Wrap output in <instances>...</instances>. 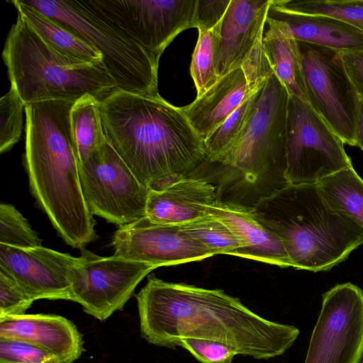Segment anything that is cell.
Returning <instances> with one entry per match:
<instances>
[{"instance_id": "cell-1", "label": "cell", "mask_w": 363, "mask_h": 363, "mask_svg": "<svg viewBox=\"0 0 363 363\" xmlns=\"http://www.w3.org/2000/svg\"><path fill=\"white\" fill-rule=\"evenodd\" d=\"M135 298L141 335L156 346L175 348L182 339L200 338L269 359L284 354L299 335L296 327L266 319L221 289L150 275Z\"/></svg>"}, {"instance_id": "cell-2", "label": "cell", "mask_w": 363, "mask_h": 363, "mask_svg": "<svg viewBox=\"0 0 363 363\" xmlns=\"http://www.w3.org/2000/svg\"><path fill=\"white\" fill-rule=\"evenodd\" d=\"M99 105L107 143L147 189L190 176L206 160L203 140L181 107L159 93L116 89Z\"/></svg>"}, {"instance_id": "cell-3", "label": "cell", "mask_w": 363, "mask_h": 363, "mask_svg": "<svg viewBox=\"0 0 363 363\" xmlns=\"http://www.w3.org/2000/svg\"><path fill=\"white\" fill-rule=\"evenodd\" d=\"M77 99L25 106V166L31 193L58 235L81 249L95 241L96 220L84 197L69 115Z\"/></svg>"}, {"instance_id": "cell-4", "label": "cell", "mask_w": 363, "mask_h": 363, "mask_svg": "<svg viewBox=\"0 0 363 363\" xmlns=\"http://www.w3.org/2000/svg\"><path fill=\"white\" fill-rule=\"evenodd\" d=\"M296 269L330 270L363 244V230L333 210L317 184H286L252 206Z\"/></svg>"}, {"instance_id": "cell-5", "label": "cell", "mask_w": 363, "mask_h": 363, "mask_svg": "<svg viewBox=\"0 0 363 363\" xmlns=\"http://www.w3.org/2000/svg\"><path fill=\"white\" fill-rule=\"evenodd\" d=\"M2 58L11 87L25 105L87 94L100 100L116 89L103 62H79L60 55L19 14L6 37Z\"/></svg>"}, {"instance_id": "cell-6", "label": "cell", "mask_w": 363, "mask_h": 363, "mask_svg": "<svg viewBox=\"0 0 363 363\" xmlns=\"http://www.w3.org/2000/svg\"><path fill=\"white\" fill-rule=\"evenodd\" d=\"M24 1L100 52L116 89L143 94H158L159 61L120 30L93 0Z\"/></svg>"}, {"instance_id": "cell-7", "label": "cell", "mask_w": 363, "mask_h": 363, "mask_svg": "<svg viewBox=\"0 0 363 363\" xmlns=\"http://www.w3.org/2000/svg\"><path fill=\"white\" fill-rule=\"evenodd\" d=\"M289 94L273 73L258 91L247 125L234 145L218 162L251 184L272 177L286 186V145Z\"/></svg>"}, {"instance_id": "cell-8", "label": "cell", "mask_w": 363, "mask_h": 363, "mask_svg": "<svg viewBox=\"0 0 363 363\" xmlns=\"http://www.w3.org/2000/svg\"><path fill=\"white\" fill-rule=\"evenodd\" d=\"M344 144L309 104L289 95L284 174L287 184H317L352 167Z\"/></svg>"}, {"instance_id": "cell-9", "label": "cell", "mask_w": 363, "mask_h": 363, "mask_svg": "<svg viewBox=\"0 0 363 363\" xmlns=\"http://www.w3.org/2000/svg\"><path fill=\"white\" fill-rule=\"evenodd\" d=\"M296 44L310 105L345 144L356 146L359 99L342 52L298 40Z\"/></svg>"}, {"instance_id": "cell-10", "label": "cell", "mask_w": 363, "mask_h": 363, "mask_svg": "<svg viewBox=\"0 0 363 363\" xmlns=\"http://www.w3.org/2000/svg\"><path fill=\"white\" fill-rule=\"evenodd\" d=\"M79 177L85 201L93 215L119 227L145 216L149 189L107 141L79 163Z\"/></svg>"}, {"instance_id": "cell-11", "label": "cell", "mask_w": 363, "mask_h": 363, "mask_svg": "<svg viewBox=\"0 0 363 363\" xmlns=\"http://www.w3.org/2000/svg\"><path fill=\"white\" fill-rule=\"evenodd\" d=\"M71 279V301L103 321L121 310L139 283L155 268L119 256L102 257L85 247Z\"/></svg>"}, {"instance_id": "cell-12", "label": "cell", "mask_w": 363, "mask_h": 363, "mask_svg": "<svg viewBox=\"0 0 363 363\" xmlns=\"http://www.w3.org/2000/svg\"><path fill=\"white\" fill-rule=\"evenodd\" d=\"M363 356V290L339 284L323 294L304 363H359Z\"/></svg>"}, {"instance_id": "cell-13", "label": "cell", "mask_w": 363, "mask_h": 363, "mask_svg": "<svg viewBox=\"0 0 363 363\" xmlns=\"http://www.w3.org/2000/svg\"><path fill=\"white\" fill-rule=\"evenodd\" d=\"M130 39L159 61L181 32L195 28L197 0H93Z\"/></svg>"}, {"instance_id": "cell-14", "label": "cell", "mask_w": 363, "mask_h": 363, "mask_svg": "<svg viewBox=\"0 0 363 363\" xmlns=\"http://www.w3.org/2000/svg\"><path fill=\"white\" fill-rule=\"evenodd\" d=\"M111 245L115 256L143 262L155 269L200 261L214 254L179 225L151 222L146 216L120 226Z\"/></svg>"}, {"instance_id": "cell-15", "label": "cell", "mask_w": 363, "mask_h": 363, "mask_svg": "<svg viewBox=\"0 0 363 363\" xmlns=\"http://www.w3.org/2000/svg\"><path fill=\"white\" fill-rule=\"evenodd\" d=\"M79 257L45 247L20 248L0 243V269L35 301H71V279Z\"/></svg>"}, {"instance_id": "cell-16", "label": "cell", "mask_w": 363, "mask_h": 363, "mask_svg": "<svg viewBox=\"0 0 363 363\" xmlns=\"http://www.w3.org/2000/svg\"><path fill=\"white\" fill-rule=\"evenodd\" d=\"M265 25L264 38H291L340 52L363 50V31L330 16L290 12L270 4Z\"/></svg>"}, {"instance_id": "cell-17", "label": "cell", "mask_w": 363, "mask_h": 363, "mask_svg": "<svg viewBox=\"0 0 363 363\" xmlns=\"http://www.w3.org/2000/svg\"><path fill=\"white\" fill-rule=\"evenodd\" d=\"M272 0H230L222 20L217 46L219 77L240 68L264 35Z\"/></svg>"}, {"instance_id": "cell-18", "label": "cell", "mask_w": 363, "mask_h": 363, "mask_svg": "<svg viewBox=\"0 0 363 363\" xmlns=\"http://www.w3.org/2000/svg\"><path fill=\"white\" fill-rule=\"evenodd\" d=\"M0 337L33 343L60 363H73L84 351L82 333L69 319L55 314H24L0 318Z\"/></svg>"}, {"instance_id": "cell-19", "label": "cell", "mask_w": 363, "mask_h": 363, "mask_svg": "<svg viewBox=\"0 0 363 363\" xmlns=\"http://www.w3.org/2000/svg\"><path fill=\"white\" fill-rule=\"evenodd\" d=\"M208 213L225 224L240 240L237 257L280 267H292L279 238L259 219L252 207L217 201Z\"/></svg>"}, {"instance_id": "cell-20", "label": "cell", "mask_w": 363, "mask_h": 363, "mask_svg": "<svg viewBox=\"0 0 363 363\" xmlns=\"http://www.w3.org/2000/svg\"><path fill=\"white\" fill-rule=\"evenodd\" d=\"M217 201L214 186L189 176L160 190H149L145 216L155 223L180 225L206 215Z\"/></svg>"}, {"instance_id": "cell-21", "label": "cell", "mask_w": 363, "mask_h": 363, "mask_svg": "<svg viewBox=\"0 0 363 363\" xmlns=\"http://www.w3.org/2000/svg\"><path fill=\"white\" fill-rule=\"evenodd\" d=\"M241 67L219 78L190 104L181 107L189 123L205 139L250 95Z\"/></svg>"}, {"instance_id": "cell-22", "label": "cell", "mask_w": 363, "mask_h": 363, "mask_svg": "<svg viewBox=\"0 0 363 363\" xmlns=\"http://www.w3.org/2000/svg\"><path fill=\"white\" fill-rule=\"evenodd\" d=\"M21 15L43 40L60 55L73 61L103 62L102 55L57 21L42 13L24 0H12Z\"/></svg>"}, {"instance_id": "cell-23", "label": "cell", "mask_w": 363, "mask_h": 363, "mask_svg": "<svg viewBox=\"0 0 363 363\" xmlns=\"http://www.w3.org/2000/svg\"><path fill=\"white\" fill-rule=\"evenodd\" d=\"M328 204L363 230V179L352 167L317 182Z\"/></svg>"}, {"instance_id": "cell-24", "label": "cell", "mask_w": 363, "mask_h": 363, "mask_svg": "<svg viewBox=\"0 0 363 363\" xmlns=\"http://www.w3.org/2000/svg\"><path fill=\"white\" fill-rule=\"evenodd\" d=\"M69 121L77 157L83 163L106 142L99 99L89 94L78 99L72 107Z\"/></svg>"}, {"instance_id": "cell-25", "label": "cell", "mask_w": 363, "mask_h": 363, "mask_svg": "<svg viewBox=\"0 0 363 363\" xmlns=\"http://www.w3.org/2000/svg\"><path fill=\"white\" fill-rule=\"evenodd\" d=\"M263 47L273 73L291 96L309 104L296 40L283 37H263Z\"/></svg>"}, {"instance_id": "cell-26", "label": "cell", "mask_w": 363, "mask_h": 363, "mask_svg": "<svg viewBox=\"0 0 363 363\" xmlns=\"http://www.w3.org/2000/svg\"><path fill=\"white\" fill-rule=\"evenodd\" d=\"M271 6L298 13L330 16L363 31V0H272Z\"/></svg>"}, {"instance_id": "cell-27", "label": "cell", "mask_w": 363, "mask_h": 363, "mask_svg": "<svg viewBox=\"0 0 363 363\" xmlns=\"http://www.w3.org/2000/svg\"><path fill=\"white\" fill-rule=\"evenodd\" d=\"M259 90L247 97L218 127L203 140L208 160L218 162L236 142L250 117Z\"/></svg>"}, {"instance_id": "cell-28", "label": "cell", "mask_w": 363, "mask_h": 363, "mask_svg": "<svg viewBox=\"0 0 363 363\" xmlns=\"http://www.w3.org/2000/svg\"><path fill=\"white\" fill-rule=\"evenodd\" d=\"M221 22L211 30L198 29V40L190 65L191 76L197 91L196 97L206 91L220 78L216 69V53Z\"/></svg>"}, {"instance_id": "cell-29", "label": "cell", "mask_w": 363, "mask_h": 363, "mask_svg": "<svg viewBox=\"0 0 363 363\" xmlns=\"http://www.w3.org/2000/svg\"><path fill=\"white\" fill-rule=\"evenodd\" d=\"M179 226L210 250L214 255L222 254L237 256L242 247L240 240L232 230L208 213Z\"/></svg>"}, {"instance_id": "cell-30", "label": "cell", "mask_w": 363, "mask_h": 363, "mask_svg": "<svg viewBox=\"0 0 363 363\" xmlns=\"http://www.w3.org/2000/svg\"><path fill=\"white\" fill-rule=\"evenodd\" d=\"M0 243L20 248L42 246L27 219L11 204L0 205Z\"/></svg>"}, {"instance_id": "cell-31", "label": "cell", "mask_w": 363, "mask_h": 363, "mask_svg": "<svg viewBox=\"0 0 363 363\" xmlns=\"http://www.w3.org/2000/svg\"><path fill=\"white\" fill-rule=\"evenodd\" d=\"M25 104L15 91H9L0 99V152L9 151L19 140L23 129Z\"/></svg>"}, {"instance_id": "cell-32", "label": "cell", "mask_w": 363, "mask_h": 363, "mask_svg": "<svg viewBox=\"0 0 363 363\" xmlns=\"http://www.w3.org/2000/svg\"><path fill=\"white\" fill-rule=\"evenodd\" d=\"M0 363H60L52 354L26 341L0 337Z\"/></svg>"}, {"instance_id": "cell-33", "label": "cell", "mask_w": 363, "mask_h": 363, "mask_svg": "<svg viewBox=\"0 0 363 363\" xmlns=\"http://www.w3.org/2000/svg\"><path fill=\"white\" fill-rule=\"evenodd\" d=\"M34 301L0 269V318L26 314Z\"/></svg>"}, {"instance_id": "cell-34", "label": "cell", "mask_w": 363, "mask_h": 363, "mask_svg": "<svg viewBox=\"0 0 363 363\" xmlns=\"http://www.w3.org/2000/svg\"><path fill=\"white\" fill-rule=\"evenodd\" d=\"M179 347L188 350L202 363H232L238 354L230 346L215 340L200 338H184Z\"/></svg>"}, {"instance_id": "cell-35", "label": "cell", "mask_w": 363, "mask_h": 363, "mask_svg": "<svg viewBox=\"0 0 363 363\" xmlns=\"http://www.w3.org/2000/svg\"><path fill=\"white\" fill-rule=\"evenodd\" d=\"M240 67L251 93L257 91L273 74L264 50L263 36L257 40Z\"/></svg>"}, {"instance_id": "cell-36", "label": "cell", "mask_w": 363, "mask_h": 363, "mask_svg": "<svg viewBox=\"0 0 363 363\" xmlns=\"http://www.w3.org/2000/svg\"><path fill=\"white\" fill-rule=\"evenodd\" d=\"M230 0H197L195 28L211 30L220 23Z\"/></svg>"}, {"instance_id": "cell-37", "label": "cell", "mask_w": 363, "mask_h": 363, "mask_svg": "<svg viewBox=\"0 0 363 363\" xmlns=\"http://www.w3.org/2000/svg\"><path fill=\"white\" fill-rule=\"evenodd\" d=\"M347 74L359 99L363 101V50L342 52Z\"/></svg>"}, {"instance_id": "cell-38", "label": "cell", "mask_w": 363, "mask_h": 363, "mask_svg": "<svg viewBox=\"0 0 363 363\" xmlns=\"http://www.w3.org/2000/svg\"><path fill=\"white\" fill-rule=\"evenodd\" d=\"M355 144L363 150V101L360 99L356 121Z\"/></svg>"}, {"instance_id": "cell-39", "label": "cell", "mask_w": 363, "mask_h": 363, "mask_svg": "<svg viewBox=\"0 0 363 363\" xmlns=\"http://www.w3.org/2000/svg\"><path fill=\"white\" fill-rule=\"evenodd\" d=\"M359 363H363V356Z\"/></svg>"}]
</instances>
